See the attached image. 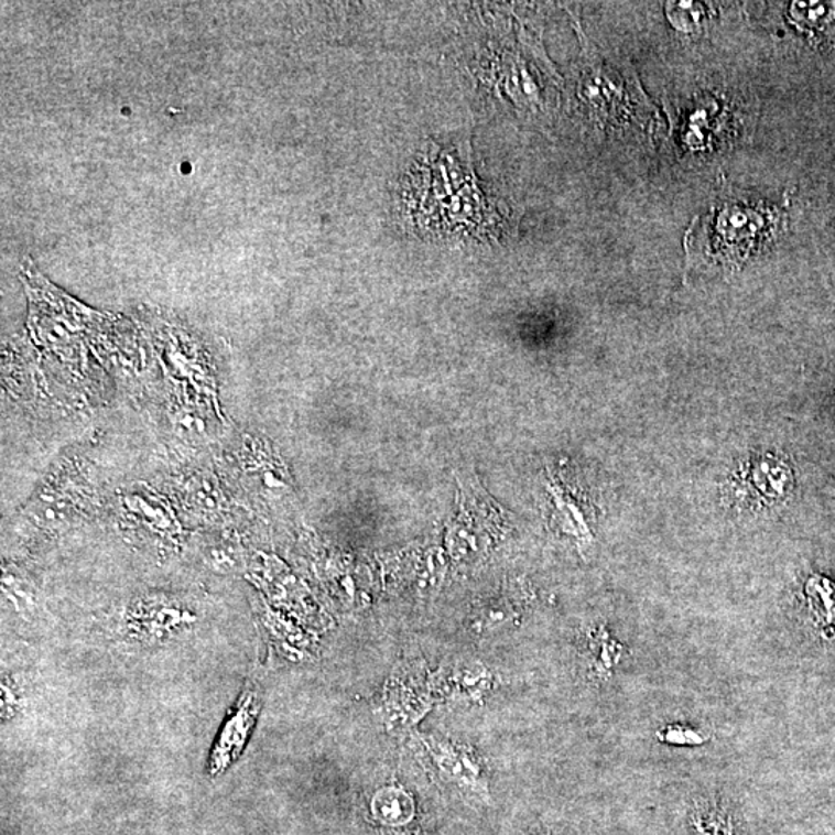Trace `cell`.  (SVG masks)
Masks as SVG:
<instances>
[{"label":"cell","instance_id":"cell-2","mask_svg":"<svg viewBox=\"0 0 835 835\" xmlns=\"http://www.w3.org/2000/svg\"><path fill=\"white\" fill-rule=\"evenodd\" d=\"M424 742L446 779L455 781L459 788L469 789L475 794L485 792L480 764L466 749L452 746L443 739L427 738Z\"/></svg>","mask_w":835,"mask_h":835},{"label":"cell","instance_id":"cell-6","mask_svg":"<svg viewBox=\"0 0 835 835\" xmlns=\"http://www.w3.org/2000/svg\"><path fill=\"white\" fill-rule=\"evenodd\" d=\"M659 739L669 745L676 746H698L707 741L703 731L688 726H669L664 727L658 734Z\"/></svg>","mask_w":835,"mask_h":835},{"label":"cell","instance_id":"cell-5","mask_svg":"<svg viewBox=\"0 0 835 835\" xmlns=\"http://www.w3.org/2000/svg\"><path fill=\"white\" fill-rule=\"evenodd\" d=\"M794 17L803 21L804 24L822 25L829 22L835 17V3L811 2L794 3L792 10Z\"/></svg>","mask_w":835,"mask_h":835},{"label":"cell","instance_id":"cell-1","mask_svg":"<svg viewBox=\"0 0 835 835\" xmlns=\"http://www.w3.org/2000/svg\"><path fill=\"white\" fill-rule=\"evenodd\" d=\"M259 714V700L256 692H245L239 706L231 718L225 724L220 738L214 747L210 756L209 769L213 773H220L224 769L240 756L245 742L254 727Z\"/></svg>","mask_w":835,"mask_h":835},{"label":"cell","instance_id":"cell-4","mask_svg":"<svg viewBox=\"0 0 835 835\" xmlns=\"http://www.w3.org/2000/svg\"><path fill=\"white\" fill-rule=\"evenodd\" d=\"M666 17L676 29L688 33L692 30L700 29L703 25V19L706 17V9L701 3L676 2L666 6Z\"/></svg>","mask_w":835,"mask_h":835},{"label":"cell","instance_id":"cell-3","mask_svg":"<svg viewBox=\"0 0 835 835\" xmlns=\"http://www.w3.org/2000/svg\"><path fill=\"white\" fill-rule=\"evenodd\" d=\"M413 807L412 799L408 792L398 788H384L378 792L373 800V812L377 818L387 825H402L412 818Z\"/></svg>","mask_w":835,"mask_h":835},{"label":"cell","instance_id":"cell-7","mask_svg":"<svg viewBox=\"0 0 835 835\" xmlns=\"http://www.w3.org/2000/svg\"><path fill=\"white\" fill-rule=\"evenodd\" d=\"M693 835H731L729 827L715 814H703L693 822Z\"/></svg>","mask_w":835,"mask_h":835}]
</instances>
